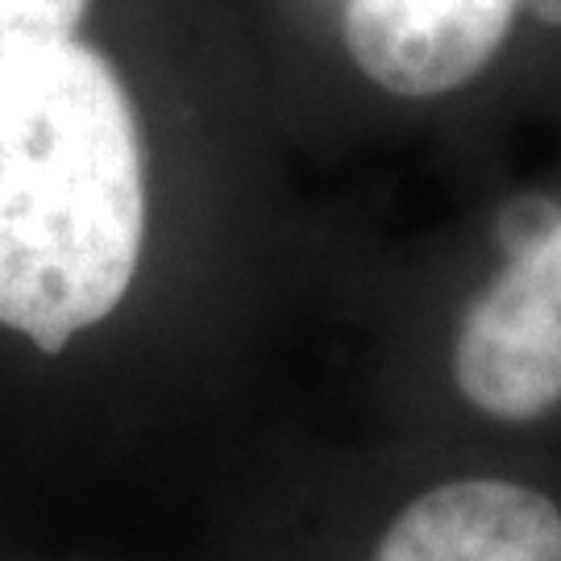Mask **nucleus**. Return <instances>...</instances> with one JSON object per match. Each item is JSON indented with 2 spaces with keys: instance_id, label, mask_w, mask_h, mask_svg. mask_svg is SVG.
Returning a JSON list of instances; mask_svg holds the SVG:
<instances>
[{
  "instance_id": "obj_2",
  "label": "nucleus",
  "mask_w": 561,
  "mask_h": 561,
  "mask_svg": "<svg viewBox=\"0 0 561 561\" xmlns=\"http://www.w3.org/2000/svg\"><path fill=\"white\" fill-rule=\"evenodd\" d=\"M503 250V266L461 312L449 370L474 412L524 424L561 403V204H512Z\"/></svg>"
},
{
  "instance_id": "obj_3",
  "label": "nucleus",
  "mask_w": 561,
  "mask_h": 561,
  "mask_svg": "<svg viewBox=\"0 0 561 561\" xmlns=\"http://www.w3.org/2000/svg\"><path fill=\"white\" fill-rule=\"evenodd\" d=\"M524 30V0H345V55L396 101H449L486 80Z\"/></svg>"
},
{
  "instance_id": "obj_1",
  "label": "nucleus",
  "mask_w": 561,
  "mask_h": 561,
  "mask_svg": "<svg viewBox=\"0 0 561 561\" xmlns=\"http://www.w3.org/2000/svg\"><path fill=\"white\" fill-rule=\"evenodd\" d=\"M146 141L117 62L67 38L0 83V324L59 354L129 291Z\"/></svg>"
},
{
  "instance_id": "obj_5",
  "label": "nucleus",
  "mask_w": 561,
  "mask_h": 561,
  "mask_svg": "<svg viewBox=\"0 0 561 561\" xmlns=\"http://www.w3.org/2000/svg\"><path fill=\"white\" fill-rule=\"evenodd\" d=\"M92 0H0V83L30 55L80 38Z\"/></svg>"
},
{
  "instance_id": "obj_4",
  "label": "nucleus",
  "mask_w": 561,
  "mask_h": 561,
  "mask_svg": "<svg viewBox=\"0 0 561 561\" xmlns=\"http://www.w3.org/2000/svg\"><path fill=\"white\" fill-rule=\"evenodd\" d=\"M375 561H561V512L520 482H445L403 507Z\"/></svg>"
}]
</instances>
